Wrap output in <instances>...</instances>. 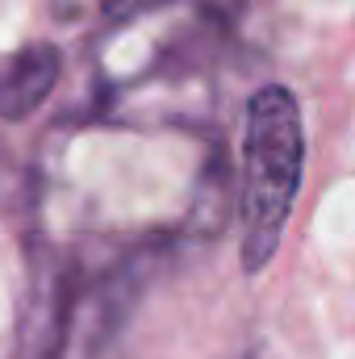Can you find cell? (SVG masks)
<instances>
[{
    "mask_svg": "<svg viewBox=\"0 0 355 359\" xmlns=\"http://www.w3.org/2000/svg\"><path fill=\"white\" fill-rule=\"evenodd\" d=\"M305 163V130L297 96L284 84H264L247 104L243 130V192H239V230H243V268L264 271L280 251L284 222L297 201Z\"/></svg>",
    "mask_w": 355,
    "mask_h": 359,
    "instance_id": "1",
    "label": "cell"
},
{
    "mask_svg": "<svg viewBox=\"0 0 355 359\" xmlns=\"http://www.w3.org/2000/svg\"><path fill=\"white\" fill-rule=\"evenodd\" d=\"M63 76V55L51 42H25L8 59H0V117L25 121Z\"/></svg>",
    "mask_w": 355,
    "mask_h": 359,
    "instance_id": "2",
    "label": "cell"
},
{
    "mask_svg": "<svg viewBox=\"0 0 355 359\" xmlns=\"http://www.w3.org/2000/svg\"><path fill=\"white\" fill-rule=\"evenodd\" d=\"M96 4H100L105 21H113V25H126V21H138V17H147V13H159V8H168L172 0H96Z\"/></svg>",
    "mask_w": 355,
    "mask_h": 359,
    "instance_id": "3",
    "label": "cell"
}]
</instances>
